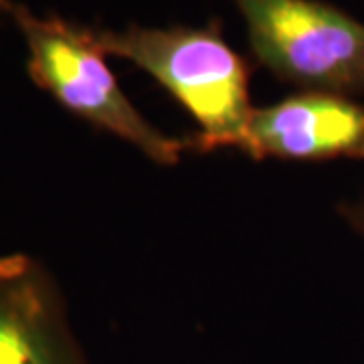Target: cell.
<instances>
[{
  "label": "cell",
  "mask_w": 364,
  "mask_h": 364,
  "mask_svg": "<svg viewBox=\"0 0 364 364\" xmlns=\"http://www.w3.org/2000/svg\"><path fill=\"white\" fill-rule=\"evenodd\" d=\"M257 63L304 91L364 95V23L322 0H231Z\"/></svg>",
  "instance_id": "3957f363"
},
{
  "label": "cell",
  "mask_w": 364,
  "mask_h": 364,
  "mask_svg": "<svg viewBox=\"0 0 364 364\" xmlns=\"http://www.w3.org/2000/svg\"><path fill=\"white\" fill-rule=\"evenodd\" d=\"M0 364H87L57 284L21 253L0 257Z\"/></svg>",
  "instance_id": "5b68a950"
},
{
  "label": "cell",
  "mask_w": 364,
  "mask_h": 364,
  "mask_svg": "<svg viewBox=\"0 0 364 364\" xmlns=\"http://www.w3.org/2000/svg\"><path fill=\"white\" fill-rule=\"evenodd\" d=\"M11 2H13V0H0V14H9Z\"/></svg>",
  "instance_id": "52a82bcc"
},
{
  "label": "cell",
  "mask_w": 364,
  "mask_h": 364,
  "mask_svg": "<svg viewBox=\"0 0 364 364\" xmlns=\"http://www.w3.org/2000/svg\"><path fill=\"white\" fill-rule=\"evenodd\" d=\"M9 16L26 45V71L57 104L97 130L136 146L162 166H174L191 140H178L154 128L122 91L95 39V28L57 14H35L23 2H11Z\"/></svg>",
  "instance_id": "7a4b0ae2"
},
{
  "label": "cell",
  "mask_w": 364,
  "mask_h": 364,
  "mask_svg": "<svg viewBox=\"0 0 364 364\" xmlns=\"http://www.w3.org/2000/svg\"><path fill=\"white\" fill-rule=\"evenodd\" d=\"M107 57L140 67L170 91L191 114L198 132L191 138L196 152L221 148L243 150L253 105L249 97L251 67L223 37L217 18L205 26L95 28Z\"/></svg>",
  "instance_id": "6da1fadb"
},
{
  "label": "cell",
  "mask_w": 364,
  "mask_h": 364,
  "mask_svg": "<svg viewBox=\"0 0 364 364\" xmlns=\"http://www.w3.org/2000/svg\"><path fill=\"white\" fill-rule=\"evenodd\" d=\"M338 213L356 233L364 237V196L358 200H352V203H340Z\"/></svg>",
  "instance_id": "8992f818"
},
{
  "label": "cell",
  "mask_w": 364,
  "mask_h": 364,
  "mask_svg": "<svg viewBox=\"0 0 364 364\" xmlns=\"http://www.w3.org/2000/svg\"><path fill=\"white\" fill-rule=\"evenodd\" d=\"M243 152L253 160L364 158V102L301 91L267 107H255Z\"/></svg>",
  "instance_id": "277c9868"
}]
</instances>
